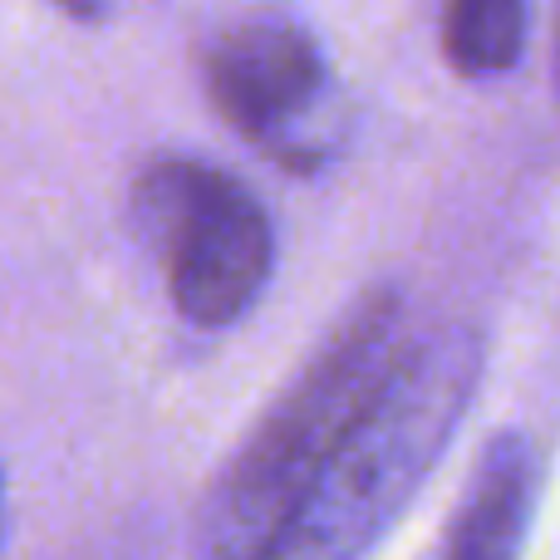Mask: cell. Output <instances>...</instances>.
<instances>
[{"mask_svg": "<svg viewBox=\"0 0 560 560\" xmlns=\"http://www.w3.org/2000/svg\"><path fill=\"white\" fill-rule=\"evenodd\" d=\"M408 339L398 285H369L349 300L271 413L212 477L192 522V560H256L276 541L319 467L394 374Z\"/></svg>", "mask_w": 560, "mask_h": 560, "instance_id": "cell-1", "label": "cell"}, {"mask_svg": "<svg viewBox=\"0 0 560 560\" xmlns=\"http://www.w3.org/2000/svg\"><path fill=\"white\" fill-rule=\"evenodd\" d=\"M482 369L487 339L472 325L408 339L374 404L256 560H364L443 463Z\"/></svg>", "mask_w": 560, "mask_h": 560, "instance_id": "cell-2", "label": "cell"}, {"mask_svg": "<svg viewBox=\"0 0 560 560\" xmlns=\"http://www.w3.org/2000/svg\"><path fill=\"white\" fill-rule=\"evenodd\" d=\"M133 232L163 266L173 310L197 329H226L276 271V226L261 197L226 167L163 153L133 183Z\"/></svg>", "mask_w": 560, "mask_h": 560, "instance_id": "cell-3", "label": "cell"}, {"mask_svg": "<svg viewBox=\"0 0 560 560\" xmlns=\"http://www.w3.org/2000/svg\"><path fill=\"white\" fill-rule=\"evenodd\" d=\"M212 108L276 167L319 173L349 143V98L319 39L280 10L232 20L202 49Z\"/></svg>", "mask_w": 560, "mask_h": 560, "instance_id": "cell-4", "label": "cell"}, {"mask_svg": "<svg viewBox=\"0 0 560 560\" xmlns=\"http://www.w3.org/2000/svg\"><path fill=\"white\" fill-rule=\"evenodd\" d=\"M546 487V457L532 428H497L467 472L447 536L433 560H522Z\"/></svg>", "mask_w": 560, "mask_h": 560, "instance_id": "cell-5", "label": "cell"}, {"mask_svg": "<svg viewBox=\"0 0 560 560\" xmlns=\"http://www.w3.org/2000/svg\"><path fill=\"white\" fill-rule=\"evenodd\" d=\"M526 0H443V55L463 79H502L526 59Z\"/></svg>", "mask_w": 560, "mask_h": 560, "instance_id": "cell-6", "label": "cell"}, {"mask_svg": "<svg viewBox=\"0 0 560 560\" xmlns=\"http://www.w3.org/2000/svg\"><path fill=\"white\" fill-rule=\"evenodd\" d=\"M55 10H65L69 20H79V25H98V20L114 10V0H49Z\"/></svg>", "mask_w": 560, "mask_h": 560, "instance_id": "cell-7", "label": "cell"}, {"mask_svg": "<svg viewBox=\"0 0 560 560\" xmlns=\"http://www.w3.org/2000/svg\"><path fill=\"white\" fill-rule=\"evenodd\" d=\"M0 492H5V477H0Z\"/></svg>", "mask_w": 560, "mask_h": 560, "instance_id": "cell-8", "label": "cell"}]
</instances>
